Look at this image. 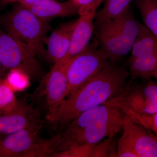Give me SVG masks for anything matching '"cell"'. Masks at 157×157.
<instances>
[{
    "label": "cell",
    "mask_w": 157,
    "mask_h": 157,
    "mask_svg": "<svg viewBox=\"0 0 157 157\" xmlns=\"http://www.w3.org/2000/svg\"><path fill=\"white\" fill-rule=\"evenodd\" d=\"M40 110L25 100H17L11 108L0 111V134L9 135L40 121Z\"/></svg>",
    "instance_id": "9c48e42d"
},
{
    "label": "cell",
    "mask_w": 157,
    "mask_h": 157,
    "mask_svg": "<svg viewBox=\"0 0 157 157\" xmlns=\"http://www.w3.org/2000/svg\"><path fill=\"white\" fill-rule=\"evenodd\" d=\"M67 63H56L44 76L39 85V93L45 101L46 118L50 122L62 101L67 97L68 81L66 75Z\"/></svg>",
    "instance_id": "52a82bcc"
},
{
    "label": "cell",
    "mask_w": 157,
    "mask_h": 157,
    "mask_svg": "<svg viewBox=\"0 0 157 157\" xmlns=\"http://www.w3.org/2000/svg\"><path fill=\"white\" fill-rule=\"evenodd\" d=\"M24 73L19 70H11L9 71V74L5 78L14 91L23 89V78L22 75Z\"/></svg>",
    "instance_id": "d4e9b609"
},
{
    "label": "cell",
    "mask_w": 157,
    "mask_h": 157,
    "mask_svg": "<svg viewBox=\"0 0 157 157\" xmlns=\"http://www.w3.org/2000/svg\"><path fill=\"white\" fill-rule=\"evenodd\" d=\"M36 56L29 45L0 29V59L4 71L16 69L41 80L45 75Z\"/></svg>",
    "instance_id": "277c9868"
},
{
    "label": "cell",
    "mask_w": 157,
    "mask_h": 157,
    "mask_svg": "<svg viewBox=\"0 0 157 157\" xmlns=\"http://www.w3.org/2000/svg\"><path fill=\"white\" fill-rule=\"evenodd\" d=\"M97 9L90 5L78 8L77 14L79 17L76 21L70 49L66 56L59 62L66 64L89 45L94 29V21Z\"/></svg>",
    "instance_id": "ba28073f"
},
{
    "label": "cell",
    "mask_w": 157,
    "mask_h": 157,
    "mask_svg": "<svg viewBox=\"0 0 157 157\" xmlns=\"http://www.w3.org/2000/svg\"><path fill=\"white\" fill-rule=\"evenodd\" d=\"M76 21L60 25L45 40L47 48L46 59L54 63L61 61L67 54Z\"/></svg>",
    "instance_id": "7c38bea8"
},
{
    "label": "cell",
    "mask_w": 157,
    "mask_h": 157,
    "mask_svg": "<svg viewBox=\"0 0 157 157\" xmlns=\"http://www.w3.org/2000/svg\"><path fill=\"white\" fill-rule=\"evenodd\" d=\"M77 8L89 5L94 0H72Z\"/></svg>",
    "instance_id": "484cf974"
},
{
    "label": "cell",
    "mask_w": 157,
    "mask_h": 157,
    "mask_svg": "<svg viewBox=\"0 0 157 157\" xmlns=\"http://www.w3.org/2000/svg\"><path fill=\"white\" fill-rule=\"evenodd\" d=\"M42 124L39 121L0 140V157H21L40 139Z\"/></svg>",
    "instance_id": "30bf717a"
},
{
    "label": "cell",
    "mask_w": 157,
    "mask_h": 157,
    "mask_svg": "<svg viewBox=\"0 0 157 157\" xmlns=\"http://www.w3.org/2000/svg\"><path fill=\"white\" fill-rule=\"evenodd\" d=\"M109 59L99 47L97 41L67 63L66 75L68 81L67 97L92 77L107 64Z\"/></svg>",
    "instance_id": "5b68a950"
},
{
    "label": "cell",
    "mask_w": 157,
    "mask_h": 157,
    "mask_svg": "<svg viewBox=\"0 0 157 157\" xmlns=\"http://www.w3.org/2000/svg\"><path fill=\"white\" fill-rule=\"evenodd\" d=\"M18 0H0V5L6 6L12 3H17Z\"/></svg>",
    "instance_id": "83f0119b"
},
{
    "label": "cell",
    "mask_w": 157,
    "mask_h": 157,
    "mask_svg": "<svg viewBox=\"0 0 157 157\" xmlns=\"http://www.w3.org/2000/svg\"><path fill=\"white\" fill-rule=\"evenodd\" d=\"M26 8L41 19L50 21L56 17L72 16L77 13L78 9L72 0L63 2L55 0H41Z\"/></svg>",
    "instance_id": "5bb4252c"
},
{
    "label": "cell",
    "mask_w": 157,
    "mask_h": 157,
    "mask_svg": "<svg viewBox=\"0 0 157 157\" xmlns=\"http://www.w3.org/2000/svg\"><path fill=\"white\" fill-rule=\"evenodd\" d=\"M129 76L124 65L109 60L100 72L62 101L50 121L53 128L63 130L82 113L116 97L126 86Z\"/></svg>",
    "instance_id": "6da1fadb"
},
{
    "label": "cell",
    "mask_w": 157,
    "mask_h": 157,
    "mask_svg": "<svg viewBox=\"0 0 157 157\" xmlns=\"http://www.w3.org/2000/svg\"><path fill=\"white\" fill-rule=\"evenodd\" d=\"M134 0H105L103 8L96 13L94 28L122 14Z\"/></svg>",
    "instance_id": "ac0fdd59"
},
{
    "label": "cell",
    "mask_w": 157,
    "mask_h": 157,
    "mask_svg": "<svg viewBox=\"0 0 157 157\" xmlns=\"http://www.w3.org/2000/svg\"><path fill=\"white\" fill-rule=\"evenodd\" d=\"M125 116L120 108L105 104L82 113L60 132L57 152L96 144L105 138L114 137L123 129Z\"/></svg>",
    "instance_id": "7a4b0ae2"
},
{
    "label": "cell",
    "mask_w": 157,
    "mask_h": 157,
    "mask_svg": "<svg viewBox=\"0 0 157 157\" xmlns=\"http://www.w3.org/2000/svg\"><path fill=\"white\" fill-rule=\"evenodd\" d=\"M131 52V58L157 53V37L142 24Z\"/></svg>",
    "instance_id": "e0dca14e"
},
{
    "label": "cell",
    "mask_w": 157,
    "mask_h": 157,
    "mask_svg": "<svg viewBox=\"0 0 157 157\" xmlns=\"http://www.w3.org/2000/svg\"><path fill=\"white\" fill-rule=\"evenodd\" d=\"M49 22L37 17L18 3L11 11L0 16V24L6 32L29 45L37 56L46 59L44 44L51 28Z\"/></svg>",
    "instance_id": "3957f363"
},
{
    "label": "cell",
    "mask_w": 157,
    "mask_h": 157,
    "mask_svg": "<svg viewBox=\"0 0 157 157\" xmlns=\"http://www.w3.org/2000/svg\"><path fill=\"white\" fill-rule=\"evenodd\" d=\"M94 144H85L71 147L63 151L56 152L52 157H93Z\"/></svg>",
    "instance_id": "603a6c76"
},
{
    "label": "cell",
    "mask_w": 157,
    "mask_h": 157,
    "mask_svg": "<svg viewBox=\"0 0 157 157\" xmlns=\"http://www.w3.org/2000/svg\"><path fill=\"white\" fill-rule=\"evenodd\" d=\"M144 25L157 38V0H134Z\"/></svg>",
    "instance_id": "ffe728a7"
},
{
    "label": "cell",
    "mask_w": 157,
    "mask_h": 157,
    "mask_svg": "<svg viewBox=\"0 0 157 157\" xmlns=\"http://www.w3.org/2000/svg\"><path fill=\"white\" fill-rule=\"evenodd\" d=\"M136 123L144 127L157 136V113L151 115H145L129 111H124Z\"/></svg>",
    "instance_id": "7402d4cb"
},
{
    "label": "cell",
    "mask_w": 157,
    "mask_h": 157,
    "mask_svg": "<svg viewBox=\"0 0 157 157\" xmlns=\"http://www.w3.org/2000/svg\"><path fill=\"white\" fill-rule=\"evenodd\" d=\"M154 77L156 79L157 81V65L156 69L155 71L154 75Z\"/></svg>",
    "instance_id": "f546056e"
},
{
    "label": "cell",
    "mask_w": 157,
    "mask_h": 157,
    "mask_svg": "<svg viewBox=\"0 0 157 157\" xmlns=\"http://www.w3.org/2000/svg\"><path fill=\"white\" fill-rule=\"evenodd\" d=\"M157 65V53L130 58L128 63L130 75L132 79H149L154 77Z\"/></svg>",
    "instance_id": "2e32d148"
},
{
    "label": "cell",
    "mask_w": 157,
    "mask_h": 157,
    "mask_svg": "<svg viewBox=\"0 0 157 157\" xmlns=\"http://www.w3.org/2000/svg\"><path fill=\"white\" fill-rule=\"evenodd\" d=\"M105 104L141 114L157 113V84L151 80L144 84L127 83L123 91Z\"/></svg>",
    "instance_id": "8992f818"
},
{
    "label": "cell",
    "mask_w": 157,
    "mask_h": 157,
    "mask_svg": "<svg viewBox=\"0 0 157 157\" xmlns=\"http://www.w3.org/2000/svg\"><path fill=\"white\" fill-rule=\"evenodd\" d=\"M99 47L110 60L117 62L131 52L124 40L107 22L95 28Z\"/></svg>",
    "instance_id": "4fadbf2b"
},
{
    "label": "cell",
    "mask_w": 157,
    "mask_h": 157,
    "mask_svg": "<svg viewBox=\"0 0 157 157\" xmlns=\"http://www.w3.org/2000/svg\"><path fill=\"white\" fill-rule=\"evenodd\" d=\"M116 157H138L131 141L124 133L117 143Z\"/></svg>",
    "instance_id": "cb8c5ba5"
},
{
    "label": "cell",
    "mask_w": 157,
    "mask_h": 157,
    "mask_svg": "<svg viewBox=\"0 0 157 157\" xmlns=\"http://www.w3.org/2000/svg\"><path fill=\"white\" fill-rule=\"evenodd\" d=\"M14 92L6 79L0 80V111L11 109L17 104Z\"/></svg>",
    "instance_id": "44dd1931"
},
{
    "label": "cell",
    "mask_w": 157,
    "mask_h": 157,
    "mask_svg": "<svg viewBox=\"0 0 157 157\" xmlns=\"http://www.w3.org/2000/svg\"><path fill=\"white\" fill-rule=\"evenodd\" d=\"M41 0H18L17 3L25 7H29Z\"/></svg>",
    "instance_id": "4316f807"
},
{
    "label": "cell",
    "mask_w": 157,
    "mask_h": 157,
    "mask_svg": "<svg viewBox=\"0 0 157 157\" xmlns=\"http://www.w3.org/2000/svg\"><path fill=\"white\" fill-rule=\"evenodd\" d=\"M106 22L121 37L131 50L140 30V23L135 19L130 7L118 17Z\"/></svg>",
    "instance_id": "9a60e30c"
},
{
    "label": "cell",
    "mask_w": 157,
    "mask_h": 157,
    "mask_svg": "<svg viewBox=\"0 0 157 157\" xmlns=\"http://www.w3.org/2000/svg\"><path fill=\"white\" fill-rule=\"evenodd\" d=\"M123 133L131 141L138 157H157V136L125 114Z\"/></svg>",
    "instance_id": "8fae6325"
},
{
    "label": "cell",
    "mask_w": 157,
    "mask_h": 157,
    "mask_svg": "<svg viewBox=\"0 0 157 157\" xmlns=\"http://www.w3.org/2000/svg\"><path fill=\"white\" fill-rule=\"evenodd\" d=\"M4 69H3L2 65V62H1V59H0V80L2 79L3 75L4 74Z\"/></svg>",
    "instance_id": "f1b7e54d"
},
{
    "label": "cell",
    "mask_w": 157,
    "mask_h": 157,
    "mask_svg": "<svg viewBox=\"0 0 157 157\" xmlns=\"http://www.w3.org/2000/svg\"><path fill=\"white\" fill-rule=\"evenodd\" d=\"M61 134L60 132L48 139H39L21 157H50L58 151Z\"/></svg>",
    "instance_id": "d6986e66"
}]
</instances>
